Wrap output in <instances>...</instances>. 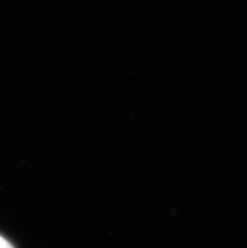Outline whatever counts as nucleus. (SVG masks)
Instances as JSON below:
<instances>
[{"label": "nucleus", "mask_w": 247, "mask_h": 248, "mask_svg": "<svg viewBox=\"0 0 247 248\" xmlns=\"http://www.w3.org/2000/svg\"><path fill=\"white\" fill-rule=\"evenodd\" d=\"M0 248H13V246L7 241V239L0 235Z\"/></svg>", "instance_id": "nucleus-1"}]
</instances>
